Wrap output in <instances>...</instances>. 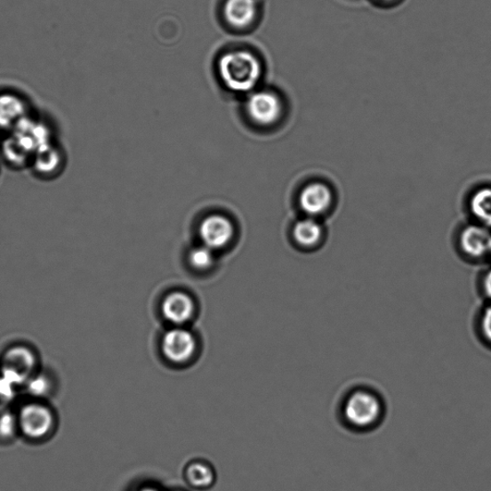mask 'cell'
<instances>
[{"label":"cell","instance_id":"cell-1","mask_svg":"<svg viewBox=\"0 0 491 491\" xmlns=\"http://www.w3.org/2000/svg\"><path fill=\"white\" fill-rule=\"evenodd\" d=\"M337 415L343 428L355 434H366L384 423L387 405L377 390L359 385L350 388L342 396Z\"/></svg>","mask_w":491,"mask_h":491},{"label":"cell","instance_id":"cell-2","mask_svg":"<svg viewBox=\"0 0 491 491\" xmlns=\"http://www.w3.org/2000/svg\"><path fill=\"white\" fill-rule=\"evenodd\" d=\"M218 72L226 87L235 93H249L259 84L262 76L261 60L252 52H230L218 61Z\"/></svg>","mask_w":491,"mask_h":491},{"label":"cell","instance_id":"cell-3","mask_svg":"<svg viewBox=\"0 0 491 491\" xmlns=\"http://www.w3.org/2000/svg\"><path fill=\"white\" fill-rule=\"evenodd\" d=\"M40 359L39 352L28 343H13L0 354V374L17 386L24 385L41 370Z\"/></svg>","mask_w":491,"mask_h":491},{"label":"cell","instance_id":"cell-4","mask_svg":"<svg viewBox=\"0 0 491 491\" xmlns=\"http://www.w3.org/2000/svg\"><path fill=\"white\" fill-rule=\"evenodd\" d=\"M338 200L334 182L325 178L307 182L300 191L298 203L304 216L323 220L334 212Z\"/></svg>","mask_w":491,"mask_h":491},{"label":"cell","instance_id":"cell-5","mask_svg":"<svg viewBox=\"0 0 491 491\" xmlns=\"http://www.w3.org/2000/svg\"><path fill=\"white\" fill-rule=\"evenodd\" d=\"M454 244L464 261L481 262L490 259L491 229L471 220L457 229Z\"/></svg>","mask_w":491,"mask_h":491},{"label":"cell","instance_id":"cell-6","mask_svg":"<svg viewBox=\"0 0 491 491\" xmlns=\"http://www.w3.org/2000/svg\"><path fill=\"white\" fill-rule=\"evenodd\" d=\"M249 117L260 126H271L284 114V104L273 93L257 92L250 95L246 105Z\"/></svg>","mask_w":491,"mask_h":491},{"label":"cell","instance_id":"cell-7","mask_svg":"<svg viewBox=\"0 0 491 491\" xmlns=\"http://www.w3.org/2000/svg\"><path fill=\"white\" fill-rule=\"evenodd\" d=\"M162 349L167 360L174 364H183L194 355L196 340L187 329H170L164 336Z\"/></svg>","mask_w":491,"mask_h":491},{"label":"cell","instance_id":"cell-8","mask_svg":"<svg viewBox=\"0 0 491 491\" xmlns=\"http://www.w3.org/2000/svg\"><path fill=\"white\" fill-rule=\"evenodd\" d=\"M52 411L41 404H28L20 414L19 425L29 438L40 439L47 435L53 426Z\"/></svg>","mask_w":491,"mask_h":491},{"label":"cell","instance_id":"cell-9","mask_svg":"<svg viewBox=\"0 0 491 491\" xmlns=\"http://www.w3.org/2000/svg\"><path fill=\"white\" fill-rule=\"evenodd\" d=\"M292 233L294 243L309 251L320 248L327 237V229L324 221L310 216L298 220Z\"/></svg>","mask_w":491,"mask_h":491},{"label":"cell","instance_id":"cell-10","mask_svg":"<svg viewBox=\"0 0 491 491\" xmlns=\"http://www.w3.org/2000/svg\"><path fill=\"white\" fill-rule=\"evenodd\" d=\"M203 245L214 251L222 249L231 241L235 228L230 221L222 215L206 217L199 229Z\"/></svg>","mask_w":491,"mask_h":491},{"label":"cell","instance_id":"cell-11","mask_svg":"<svg viewBox=\"0 0 491 491\" xmlns=\"http://www.w3.org/2000/svg\"><path fill=\"white\" fill-rule=\"evenodd\" d=\"M65 165L63 150L53 141L41 147L32 157L29 167L42 179H53L60 174Z\"/></svg>","mask_w":491,"mask_h":491},{"label":"cell","instance_id":"cell-12","mask_svg":"<svg viewBox=\"0 0 491 491\" xmlns=\"http://www.w3.org/2000/svg\"><path fill=\"white\" fill-rule=\"evenodd\" d=\"M29 106L21 95L15 93H0V130L13 131L20 123L30 116Z\"/></svg>","mask_w":491,"mask_h":491},{"label":"cell","instance_id":"cell-13","mask_svg":"<svg viewBox=\"0 0 491 491\" xmlns=\"http://www.w3.org/2000/svg\"><path fill=\"white\" fill-rule=\"evenodd\" d=\"M184 481L194 490L205 491L214 487L217 473L214 466L203 459H194L184 466Z\"/></svg>","mask_w":491,"mask_h":491},{"label":"cell","instance_id":"cell-14","mask_svg":"<svg viewBox=\"0 0 491 491\" xmlns=\"http://www.w3.org/2000/svg\"><path fill=\"white\" fill-rule=\"evenodd\" d=\"M163 315L172 324L188 323L195 312V304L189 294L174 292L168 294L162 305Z\"/></svg>","mask_w":491,"mask_h":491},{"label":"cell","instance_id":"cell-15","mask_svg":"<svg viewBox=\"0 0 491 491\" xmlns=\"http://www.w3.org/2000/svg\"><path fill=\"white\" fill-rule=\"evenodd\" d=\"M472 221L491 229V184H481L472 189L466 199Z\"/></svg>","mask_w":491,"mask_h":491},{"label":"cell","instance_id":"cell-16","mask_svg":"<svg viewBox=\"0 0 491 491\" xmlns=\"http://www.w3.org/2000/svg\"><path fill=\"white\" fill-rule=\"evenodd\" d=\"M257 14L255 0H227L224 16L230 27L247 28L254 21Z\"/></svg>","mask_w":491,"mask_h":491},{"label":"cell","instance_id":"cell-17","mask_svg":"<svg viewBox=\"0 0 491 491\" xmlns=\"http://www.w3.org/2000/svg\"><path fill=\"white\" fill-rule=\"evenodd\" d=\"M190 265L199 271L210 269L214 263V250L205 245L192 249L189 254Z\"/></svg>","mask_w":491,"mask_h":491},{"label":"cell","instance_id":"cell-18","mask_svg":"<svg viewBox=\"0 0 491 491\" xmlns=\"http://www.w3.org/2000/svg\"><path fill=\"white\" fill-rule=\"evenodd\" d=\"M24 385L28 386V390L32 395L42 396L51 388V378L46 373L40 370Z\"/></svg>","mask_w":491,"mask_h":491},{"label":"cell","instance_id":"cell-19","mask_svg":"<svg viewBox=\"0 0 491 491\" xmlns=\"http://www.w3.org/2000/svg\"><path fill=\"white\" fill-rule=\"evenodd\" d=\"M479 335L491 346V302H488L478 317Z\"/></svg>","mask_w":491,"mask_h":491},{"label":"cell","instance_id":"cell-20","mask_svg":"<svg viewBox=\"0 0 491 491\" xmlns=\"http://www.w3.org/2000/svg\"><path fill=\"white\" fill-rule=\"evenodd\" d=\"M15 430V420L12 415H5L3 417H0V434L10 436L14 432Z\"/></svg>","mask_w":491,"mask_h":491},{"label":"cell","instance_id":"cell-21","mask_svg":"<svg viewBox=\"0 0 491 491\" xmlns=\"http://www.w3.org/2000/svg\"><path fill=\"white\" fill-rule=\"evenodd\" d=\"M480 289L486 299L491 302V268L481 276Z\"/></svg>","mask_w":491,"mask_h":491},{"label":"cell","instance_id":"cell-22","mask_svg":"<svg viewBox=\"0 0 491 491\" xmlns=\"http://www.w3.org/2000/svg\"><path fill=\"white\" fill-rule=\"evenodd\" d=\"M373 4L382 8H390L399 4L402 0H372Z\"/></svg>","mask_w":491,"mask_h":491},{"label":"cell","instance_id":"cell-23","mask_svg":"<svg viewBox=\"0 0 491 491\" xmlns=\"http://www.w3.org/2000/svg\"><path fill=\"white\" fill-rule=\"evenodd\" d=\"M134 491H162V490L156 487L153 485H144V486L140 487L139 488H137Z\"/></svg>","mask_w":491,"mask_h":491},{"label":"cell","instance_id":"cell-24","mask_svg":"<svg viewBox=\"0 0 491 491\" xmlns=\"http://www.w3.org/2000/svg\"><path fill=\"white\" fill-rule=\"evenodd\" d=\"M171 491H188V490L179 488V489H173V490H171Z\"/></svg>","mask_w":491,"mask_h":491},{"label":"cell","instance_id":"cell-25","mask_svg":"<svg viewBox=\"0 0 491 491\" xmlns=\"http://www.w3.org/2000/svg\"><path fill=\"white\" fill-rule=\"evenodd\" d=\"M490 259H491V256H490Z\"/></svg>","mask_w":491,"mask_h":491}]
</instances>
